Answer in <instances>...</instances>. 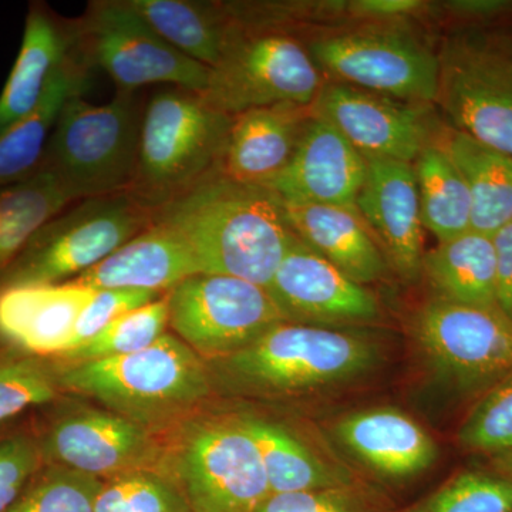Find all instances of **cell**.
<instances>
[{
    "label": "cell",
    "mask_w": 512,
    "mask_h": 512,
    "mask_svg": "<svg viewBox=\"0 0 512 512\" xmlns=\"http://www.w3.org/2000/svg\"><path fill=\"white\" fill-rule=\"evenodd\" d=\"M153 221L187 242L202 274L265 289L296 239L275 192L222 174L154 210Z\"/></svg>",
    "instance_id": "obj_1"
},
{
    "label": "cell",
    "mask_w": 512,
    "mask_h": 512,
    "mask_svg": "<svg viewBox=\"0 0 512 512\" xmlns=\"http://www.w3.org/2000/svg\"><path fill=\"white\" fill-rule=\"evenodd\" d=\"M384 349L365 329L282 322L248 348L211 360L212 383L259 400L320 396L365 379Z\"/></svg>",
    "instance_id": "obj_2"
},
{
    "label": "cell",
    "mask_w": 512,
    "mask_h": 512,
    "mask_svg": "<svg viewBox=\"0 0 512 512\" xmlns=\"http://www.w3.org/2000/svg\"><path fill=\"white\" fill-rule=\"evenodd\" d=\"M56 363L63 394H80L153 431L192 416L214 387L208 363L168 332L130 355Z\"/></svg>",
    "instance_id": "obj_3"
},
{
    "label": "cell",
    "mask_w": 512,
    "mask_h": 512,
    "mask_svg": "<svg viewBox=\"0 0 512 512\" xmlns=\"http://www.w3.org/2000/svg\"><path fill=\"white\" fill-rule=\"evenodd\" d=\"M232 120L200 94L178 87L154 94L144 107L131 194L157 210L221 175Z\"/></svg>",
    "instance_id": "obj_4"
},
{
    "label": "cell",
    "mask_w": 512,
    "mask_h": 512,
    "mask_svg": "<svg viewBox=\"0 0 512 512\" xmlns=\"http://www.w3.org/2000/svg\"><path fill=\"white\" fill-rule=\"evenodd\" d=\"M143 116L137 92H117L100 106L73 94L57 117L40 168L74 202L130 191Z\"/></svg>",
    "instance_id": "obj_5"
},
{
    "label": "cell",
    "mask_w": 512,
    "mask_h": 512,
    "mask_svg": "<svg viewBox=\"0 0 512 512\" xmlns=\"http://www.w3.org/2000/svg\"><path fill=\"white\" fill-rule=\"evenodd\" d=\"M164 470L192 512H254L271 494L261 454L237 413L192 414L165 441Z\"/></svg>",
    "instance_id": "obj_6"
},
{
    "label": "cell",
    "mask_w": 512,
    "mask_h": 512,
    "mask_svg": "<svg viewBox=\"0 0 512 512\" xmlns=\"http://www.w3.org/2000/svg\"><path fill=\"white\" fill-rule=\"evenodd\" d=\"M153 214L130 191L72 202L0 272V291L74 281L150 227Z\"/></svg>",
    "instance_id": "obj_7"
},
{
    "label": "cell",
    "mask_w": 512,
    "mask_h": 512,
    "mask_svg": "<svg viewBox=\"0 0 512 512\" xmlns=\"http://www.w3.org/2000/svg\"><path fill=\"white\" fill-rule=\"evenodd\" d=\"M439 56V104L451 128L512 157V36L463 29Z\"/></svg>",
    "instance_id": "obj_8"
},
{
    "label": "cell",
    "mask_w": 512,
    "mask_h": 512,
    "mask_svg": "<svg viewBox=\"0 0 512 512\" xmlns=\"http://www.w3.org/2000/svg\"><path fill=\"white\" fill-rule=\"evenodd\" d=\"M73 52L86 66H99L116 83L117 92H137L150 84H173L204 94L211 69L165 42L126 0L92 2L79 20L70 22Z\"/></svg>",
    "instance_id": "obj_9"
},
{
    "label": "cell",
    "mask_w": 512,
    "mask_h": 512,
    "mask_svg": "<svg viewBox=\"0 0 512 512\" xmlns=\"http://www.w3.org/2000/svg\"><path fill=\"white\" fill-rule=\"evenodd\" d=\"M323 86L308 47L291 33L239 25L200 96L212 109L235 117L265 107H311Z\"/></svg>",
    "instance_id": "obj_10"
},
{
    "label": "cell",
    "mask_w": 512,
    "mask_h": 512,
    "mask_svg": "<svg viewBox=\"0 0 512 512\" xmlns=\"http://www.w3.org/2000/svg\"><path fill=\"white\" fill-rule=\"evenodd\" d=\"M306 47L336 83L409 103H436L439 56L400 22L328 33Z\"/></svg>",
    "instance_id": "obj_11"
},
{
    "label": "cell",
    "mask_w": 512,
    "mask_h": 512,
    "mask_svg": "<svg viewBox=\"0 0 512 512\" xmlns=\"http://www.w3.org/2000/svg\"><path fill=\"white\" fill-rule=\"evenodd\" d=\"M427 369L456 394L481 396L512 375V318L500 308H474L433 298L412 320Z\"/></svg>",
    "instance_id": "obj_12"
},
{
    "label": "cell",
    "mask_w": 512,
    "mask_h": 512,
    "mask_svg": "<svg viewBox=\"0 0 512 512\" xmlns=\"http://www.w3.org/2000/svg\"><path fill=\"white\" fill-rule=\"evenodd\" d=\"M52 406L32 424L43 463L101 481L164 468L165 443L157 431L92 404L56 400Z\"/></svg>",
    "instance_id": "obj_13"
},
{
    "label": "cell",
    "mask_w": 512,
    "mask_h": 512,
    "mask_svg": "<svg viewBox=\"0 0 512 512\" xmlns=\"http://www.w3.org/2000/svg\"><path fill=\"white\" fill-rule=\"evenodd\" d=\"M168 326L205 360L222 359L286 322L262 286L232 276L200 274L167 292Z\"/></svg>",
    "instance_id": "obj_14"
},
{
    "label": "cell",
    "mask_w": 512,
    "mask_h": 512,
    "mask_svg": "<svg viewBox=\"0 0 512 512\" xmlns=\"http://www.w3.org/2000/svg\"><path fill=\"white\" fill-rule=\"evenodd\" d=\"M311 114L342 134L365 158L413 164L436 143L430 104L409 103L342 83H325Z\"/></svg>",
    "instance_id": "obj_15"
},
{
    "label": "cell",
    "mask_w": 512,
    "mask_h": 512,
    "mask_svg": "<svg viewBox=\"0 0 512 512\" xmlns=\"http://www.w3.org/2000/svg\"><path fill=\"white\" fill-rule=\"evenodd\" d=\"M286 322L363 329L382 319V308L366 286L293 241L266 288Z\"/></svg>",
    "instance_id": "obj_16"
},
{
    "label": "cell",
    "mask_w": 512,
    "mask_h": 512,
    "mask_svg": "<svg viewBox=\"0 0 512 512\" xmlns=\"http://www.w3.org/2000/svg\"><path fill=\"white\" fill-rule=\"evenodd\" d=\"M333 437L367 473L384 484L416 480L439 460L437 441L419 421L394 407H370L340 417Z\"/></svg>",
    "instance_id": "obj_17"
},
{
    "label": "cell",
    "mask_w": 512,
    "mask_h": 512,
    "mask_svg": "<svg viewBox=\"0 0 512 512\" xmlns=\"http://www.w3.org/2000/svg\"><path fill=\"white\" fill-rule=\"evenodd\" d=\"M365 184L356 210L390 266L406 281L421 276L423 221L413 164L366 158Z\"/></svg>",
    "instance_id": "obj_18"
},
{
    "label": "cell",
    "mask_w": 512,
    "mask_h": 512,
    "mask_svg": "<svg viewBox=\"0 0 512 512\" xmlns=\"http://www.w3.org/2000/svg\"><path fill=\"white\" fill-rule=\"evenodd\" d=\"M366 158L326 121L311 117L292 160L268 185L284 202L356 208Z\"/></svg>",
    "instance_id": "obj_19"
},
{
    "label": "cell",
    "mask_w": 512,
    "mask_h": 512,
    "mask_svg": "<svg viewBox=\"0 0 512 512\" xmlns=\"http://www.w3.org/2000/svg\"><path fill=\"white\" fill-rule=\"evenodd\" d=\"M237 417L258 447L271 494L323 490L366 478L308 430L265 414L238 412Z\"/></svg>",
    "instance_id": "obj_20"
},
{
    "label": "cell",
    "mask_w": 512,
    "mask_h": 512,
    "mask_svg": "<svg viewBox=\"0 0 512 512\" xmlns=\"http://www.w3.org/2000/svg\"><path fill=\"white\" fill-rule=\"evenodd\" d=\"M94 293L73 281L2 289L0 345L49 359L62 356Z\"/></svg>",
    "instance_id": "obj_21"
},
{
    "label": "cell",
    "mask_w": 512,
    "mask_h": 512,
    "mask_svg": "<svg viewBox=\"0 0 512 512\" xmlns=\"http://www.w3.org/2000/svg\"><path fill=\"white\" fill-rule=\"evenodd\" d=\"M311 107L274 106L238 114L229 128L222 175L268 187L285 170L311 119Z\"/></svg>",
    "instance_id": "obj_22"
},
{
    "label": "cell",
    "mask_w": 512,
    "mask_h": 512,
    "mask_svg": "<svg viewBox=\"0 0 512 512\" xmlns=\"http://www.w3.org/2000/svg\"><path fill=\"white\" fill-rule=\"evenodd\" d=\"M200 274V265L187 242L167 225L153 221L73 282L94 291L134 288L167 293L184 279Z\"/></svg>",
    "instance_id": "obj_23"
},
{
    "label": "cell",
    "mask_w": 512,
    "mask_h": 512,
    "mask_svg": "<svg viewBox=\"0 0 512 512\" xmlns=\"http://www.w3.org/2000/svg\"><path fill=\"white\" fill-rule=\"evenodd\" d=\"M282 201V200H281ZM295 237L357 284L382 279L387 261L356 208L284 202Z\"/></svg>",
    "instance_id": "obj_24"
},
{
    "label": "cell",
    "mask_w": 512,
    "mask_h": 512,
    "mask_svg": "<svg viewBox=\"0 0 512 512\" xmlns=\"http://www.w3.org/2000/svg\"><path fill=\"white\" fill-rule=\"evenodd\" d=\"M72 47L70 22L60 25L45 6L30 8L18 59L0 94V133L35 109Z\"/></svg>",
    "instance_id": "obj_25"
},
{
    "label": "cell",
    "mask_w": 512,
    "mask_h": 512,
    "mask_svg": "<svg viewBox=\"0 0 512 512\" xmlns=\"http://www.w3.org/2000/svg\"><path fill=\"white\" fill-rule=\"evenodd\" d=\"M89 66L72 52L57 67L39 104L0 133V188L35 174L62 107L73 94L86 92Z\"/></svg>",
    "instance_id": "obj_26"
},
{
    "label": "cell",
    "mask_w": 512,
    "mask_h": 512,
    "mask_svg": "<svg viewBox=\"0 0 512 512\" xmlns=\"http://www.w3.org/2000/svg\"><path fill=\"white\" fill-rule=\"evenodd\" d=\"M165 42L195 62L214 69L237 36L228 3L195 0H126Z\"/></svg>",
    "instance_id": "obj_27"
},
{
    "label": "cell",
    "mask_w": 512,
    "mask_h": 512,
    "mask_svg": "<svg viewBox=\"0 0 512 512\" xmlns=\"http://www.w3.org/2000/svg\"><path fill=\"white\" fill-rule=\"evenodd\" d=\"M421 275L436 296L457 305L498 308L493 241L470 229L424 252Z\"/></svg>",
    "instance_id": "obj_28"
},
{
    "label": "cell",
    "mask_w": 512,
    "mask_h": 512,
    "mask_svg": "<svg viewBox=\"0 0 512 512\" xmlns=\"http://www.w3.org/2000/svg\"><path fill=\"white\" fill-rule=\"evenodd\" d=\"M471 198V229L491 235L512 218V157L451 128L441 136Z\"/></svg>",
    "instance_id": "obj_29"
},
{
    "label": "cell",
    "mask_w": 512,
    "mask_h": 512,
    "mask_svg": "<svg viewBox=\"0 0 512 512\" xmlns=\"http://www.w3.org/2000/svg\"><path fill=\"white\" fill-rule=\"evenodd\" d=\"M419 188L421 221L439 242L471 229V198L466 181L448 156L441 138L421 151L413 163Z\"/></svg>",
    "instance_id": "obj_30"
},
{
    "label": "cell",
    "mask_w": 512,
    "mask_h": 512,
    "mask_svg": "<svg viewBox=\"0 0 512 512\" xmlns=\"http://www.w3.org/2000/svg\"><path fill=\"white\" fill-rule=\"evenodd\" d=\"M72 202L56 178L42 168L0 188V272L43 225Z\"/></svg>",
    "instance_id": "obj_31"
},
{
    "label": "cell",
    "mask_w": 512,
    "mask_h": 512,
    "mask_svg": "<svg viewBox=\"0 0 512 512\" xmlns=\"http://www.w3.org/2000/svg\"><path fill=\"white\" fill-rule=\"evenodd\" d=\"M60 394L55 359L0 346V424L33 407L49 406Z\"/></svg>",
    "instance_id": "obj_32"
},
{
    "label": "cell",
    "mask_w": 512,
    "mask_h": 512,
    "mask_svg": "<svg viewBox=\"0 0 512 512\" xmlns=\"http://www.w3.org/2000/svg\"><path fill=\"white\" fill-rule=\"evenodd\" d=\"M397 512H512V477L488 466L466 468Z\"/></svg>",
    "instance_id": "obj_33"
},
{
    "label": "cell",
    "mask_w": 512,
    "mask_h": 512,
    "mask_svg": "<svg viewBox=\"0 0 512 512\" xmlns=\"http://www.w3.org/2000/svg\"><path fill=\"white\" fill-rule=\"evenodd\" d=\"M167 328L168 302L165 293L158 301L120 316L94 338L69 350L56 360L76 363L130 355L156 343L167 333Z\"/></svg>",
    "instance_id": "obj_34"
},
{
    "label": "cell",
    "mask_w": 512,
    "mask_h": 512,
    "mask_svg": "<svg viewBox=\"0 0 512 512\" xmlns=\"http://www.w3.org/2000/svg\"><path fill=\"white\" fill-rule=\"evenodd\" d=\"M103 481L57 464H43L5 512H94Z\"/></svg>",
    "instance_id": "obj_35"
},
{
    "label": "cell",
    "mask_w": 512,
    "mask_h": 512,
    "mask_svg": "<svg viewBox=\"0 0 512 512\" xmlns=\"http://www.w3.org/2000/svg\"><path fill=\"white\" fill-rule=\"evenodd\" d=\"M94 512H192L183 491L164 468L103 481Z\"/></svg>",
    "instance_id": "obj_36"
},
{
    "label": "cell",
    "mask_w": 512,
    "mask_h": 512,
    "mask_svg": "<svg viewBox=\"0 0 512 512\" xmlns=\"http://www.w3.org/2000/svg\"><path fill=\"white\" fill-rule=\"evenodd\" d=\"M458 446L493 458L512 447V375L478 396L457 431Z\"/></svg>",
    "instance_id": "obj_37"
},
{
    "label": "cell",
    "mask_w": 512,
    "mask_h": 512,
    "mask_svg": "<svg viewBox=\"0 0 512 512\" xmlns=\"http://www.w3.org/2000/svg\"><path fill=\"white\" fill-rule=\"evenodd\" d=\"M254 512H397L383 485L375 481L301 493L269 494Z\"/></svg>",
    "instance_id": "obj_38"
},
{
    "label": "cell",
    "mask_w": 512,
    "mask_h": 512,
    "mask_svg": "<svg viewBox=\"0 0 512 512\" xmlns=\"http://www.w3.org/2000/svg\"><path fill=\"white\" fill-rule=\"evenodd\" d=\"M0 424V512L8 510L42 468L33 426Z\"/></svg>",
    "instance_id": "obj_39"
},
{
    "label": "cell",
    "mask_w": 512,
    "mask_h": 512,
    "mask_svg": "<svg viewBox=\"0 0 512 512\" xmlns=\"http://www.w3.org/2000/svg\"><path fill=\"white\" fill-rule=\"evenodd\" d=\"M164 295L165 293L134 288L100 289V291H96L92 301L89 302V305L86 306L79 320H77L69 350L77 348V346L86 343L87 340L94 338L97 333H100L114 320L119 319L120 316L150 305V303L163 298Z\"/></svg>",
    "instance_id": "obj_40"
},
{
    "label": "cell",
    "mask_w": 512,
    "mask_h": 512,
    "mask_svg": "<svg viewBox=\"0 0 512 512\" xmlns=\"http://www.w3.org/2000/svg\"><path fill=\"white\" fill-rule=\"evenodd\" d=\"M497 274V303L512 318V218L491 235Z\"/></svg>",
    "instance_id": "obj_41"
},
{
    "label": "cell",
    "mask_w": 512,
    "mask_h": 512,
    "mask_svg": "<svg viewBox=\"0 0 512 512\" xmlns=\"http://www.w3.org/2000/svg\"><path fill=\"white\" fill-rule=\"evenodd\" d=\"M446 9L463 19H494L512 9V2L505 0H467V2L446 3Z\"/></svg>",
    "instance_id": "obj_42"
},
{
    "label": "cell",
    "mask_w": 512,
    "mask_h": 512,
    "mask_svg": "<svg viewBox=\"0 0 512 512\" xmlns=\"http://www.w3.org/2000/svg\"><path fill=\"white\" fill-rule=\"evenodd\" d=\"M488 467L498 471V473L507 474L512 477V447L510 450L504 451L493 458H488Z\"/></svg>",
    "instance_id": "obj_43"
}]
</instances>
